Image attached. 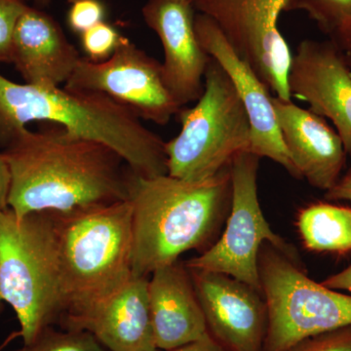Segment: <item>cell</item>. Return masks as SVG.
<instances>
[{"label":"cell","mask_w":351,"mask_h":351,"mask_svg":"<svg viewBox=\"0 0 351 351\" xmlns=\"http://www.w3.org/2000/svg\"><path fill=\"white\" fill-rule=\"evenodd\" d=\"M2 152L12 178L9 208L17 217L128 200L132 171L119 152L63 126L27 127Z\"/></svg>","instance_id":"1"},{"label":"cell","mask_w":351,"mask_h":351,"mask_svg":"<svg viewBox=\"0 0 351 351\" xmlns=\"http://www.w3.org/2000/svg\"><path fill=\"white\" fill-rule=\"evenodd\" d=\"M132 271L149 277L182 254L203 253L218 239L232 204L230 166L210 179L188 182L131 172Z\"/></svg>","instance_id":"2"},{"label":"cell","mask_w":351,"mask_h":351,"mask_svg":"<svg viewBox=\"0 0 351 351\" xmlns=\"http://www.w3.org/2000/svg\"><path fill=\"white\" fill-rule=\"evenodd\" d=\"M32 121L57 124L108 145L134 174H168L165 142L127 106L98 92L20 84L0 75V147Z\"/></svg>","instance_id":"3"},{"label":"cell","mask_w":351,"mask_h":351,"mask_svg":"<svg viewBox=\"0 0 351 351\" xmlns=\"http://www.w3.org/2000/svg\"><path fill=\"white\" fill-rule=\"evenodd\" d=\"M50 212L59 263L61 320L110 295L133 276L132 206L124 200Z\"/></svg>","instance_id":"4"},{"label":"cell","mask_w":351,"mask_h":351,"mask_svg":"<svg viewBox=\"0 0 351 351\" xmlns=\"http://www.w3.org/2000/svg\"><path fill=\"white\" fill-rule=\"evenodd\" d=\"M15 311L23 343H29L63 313L59 263L52 215L32 212L17 217L0 211V313Z\"/></svg>","instance_id":"5"},{"label":"cell","mask_w":351,"mask_h":351,"mask_svg":"<svg viewBox=\"0 0 351 351\" xmlns=\"http://www.w3.org/2000/svg\"><path fill=\"white\" fill-rule=\"evenodd\" d=\"M181 132L165 142L168 175L188 182L210 179L233 157L251 151L248 115L223 68L210 60L204 90L193 108L178 113Z\"/></svg>","instance_id":"6"},{"label":"cell","mask_w":351,"mask_h":351,"mask_svg":"<svg viewBox=\"0 0 351 351\" xmlns=\"http://www.w3.org/2000/svg\"><path fill=\"white\" fill-rule=\"evenodd\" d=\"M267 328L263 351H288L302 341L351 325V295L316 283L297 261L269 243L258 254Z\"/></svg>","instance_id":"7"},{"label":"cell","mask_w":351,"mask_h":351,"mask_svg":"<svg viewBox=\"0 0 351 351\" xmlns=\"http://www.w3.org/2000/svg\"><path fill=\"white\" fill-rule=\"evenodd\" d=\"M261 157L243 152L230 164L232 204L225 230L209 249L184 262L191 269L206 270L232 276L262 293L258 254L269 243L284 255L297 261V253L270 228L258 195Z\"/></svg>","instance_id":"8"},{"label":"cell","mask_w":351,"mask_h":351,"mask_svg":"<svg viewBox=\"0 0 351 351\" xmlns=\"http://www.w3.org/2000/svg\"><path fill=\"white\" fill-rule=\"evenodd\" d=\"M289 0H193L197 13L210 18L228 43L269 88L274 96L291 101L288 78L293 54L279 18Z\"/></svg>","instance_id":"9"},{"label":"cell","mask_w":351,"mask_h":351,"mask_svg":"<svg viewBox=\"0 0 351 351\" xmlns=\"http://www.w3.org/2000/svg\"><path fill=\"white\" fill-rule=\"evenodd\" d=\"M64 87L106 95L161 126L182 110L164 82L162 63L123 36L105 61L82 57Z\"/></svg>","instance_id":"10"},{"label":"cell","mask_w":351,"mask_h":351,"mask_svg":"<svg viewBox=\"0 0 351 351\" xmlns=\"http://www.w3.org/2000/svg\"><path fill=\"white\" fill-rule=\"evenodd\" d=\"M189 269L210 336L226 351H263L267 311L262 293L226 274Z\"/></svg>","instance_id":"11"},{"label":"cell","mask_w":351,"mask_h":351,"mask_svg":"<svg viewBox=\"0 0 351 351\" xmlns=\"http://www.w3.org/2000/svg\"><path fill=\"white\" fill-rule=\"evenodd\" d=\"M195 29L201 47L226 71L243 104L251 125L250 152L278 163L289 174L300 179L279 130L269 88L237 54L210 18L195 14Z\"/></svg>","instance_id":"12"},{"label":"cell","mask_w":351,"mask_h":351,"mask_svg":"<svg viewBox=\"0 0 351 351\" xmlns=\"http://www.w3.org/2000/svg\"><path fill=\"white\" fill-rule=\"evenodd\" d=\"M288 85L291 97L332 122L351 154V73L338 44L302 40L293 55Z\"/></svg>","instance_id":"13"},{"label":"cell","mask_w":351,"mask_h":351,"mask_svg":"<svg viewBox=\"0 0 351 351\" xmlns=\"http://www.w3.org/2000/svg\"><path fill=\"white\" fill-rule=\"evenodd\" d=\"M149 279L132 276L110 295L64 315L60 326L90 332L108 351H158L149 309Z\"/></svg>","instance_id":"14"},{"label":"cell","mask_w":351,"mask_h":351,"mask_svg":"<svg viewBox=\"0 0 351 351\" xmlns=\"http://www.w3.org/2000/svg\"><path fill=\"white\" fill-rule=\"evenodd\" d=\"M145 24L160 39L164 51V82L176 101H196L204 90L211 57L201 47L195 29V8L181 0H147L143 7Z\"/></svg>","instance_id":"15"},{"label":"cell","mask_w":351,"mask_h":351,"mask_svg":"<svg viewBox=\"0 0 351 351\" xmlns=\"http://www.w3.org/2000/svg\"><path fill=\"white\" fill-rule=\"evenodd\" d=\"M274 112L291 161L313 188L329 191L339 180L346 161L343 141L319 115L274 96Z\"/></svg>","instance_id":"16"},{"label":"cell","mask_w":351,"mask_h":351,"mask_svg":"<svg viewBox=\"0 0 351 351\" xmlns=\"http://www.w3.org/2000/svg\"><path fill=\"white\" fill-rule=\"evenodd\" d=\"M82 58L52 16L36 6L25 8L14 31L10 64L27 84H66Z\"/></svg>","instance_id":"17"},{"label":"cell","mask_w":351,"mask_h":351,"mask_svg":"<svg viewBox=\"0 0 351 351\" xmlns=\"http://www.w3.org/2000/svg\"><path fill=\"white\" fill-rule=\"evenodd\" d=\"M149 300L157 350H173L207 334L204 314L184 262L178 261L152 272Z\"/></svg>","instance_id":"18"},{"label":"cell","mask_w":351,"mask_h":351,"mask_svg":"<svg viewBox=\"0 0 351 351\" xmlns=\"http://www.w3.org/2000/svg\"><path fill=\"white\" fill-rule=\"evenodd\" d=\"M298 230L307 250L345 254L351 251V208L315 203L298 214Z\"/></svg>","instance_id":"19"},{"label":"cell","mask_w":351,"mask_h":351,"mask_svg":"<svg viewBox=\"0 0 351 351\" xmlns=\"http://www.w3.org/2000/svg\"><path fill=\"white\" fill-rule=\"evenodd\" d=\"M295 10L306 12L330 38L351 25V0H289L286 12Z\"/></svg>","instance_id":"20"},{"label":"cell","mask_w":351,"mask_h":351,"mask_svg":"<svg viewBox=\"0 0 351 351\" xmlns=\"http://www.w3.org/2000/svg\"><path fill=\"white\" fill-rule=\"evenodd\" d=\"M11 351H108L94 336L85 331L56 330L48 326L29 343Z\"/></svg>","instance_id":"21"},{"label":"cell","mask_w":351,"mask_h":351,"mask_svg":"<svg viewBox=\"0 0 351 351\" xmlns=\"http://www.w3.org/2000/svg\"><path fill=\"white\" fill-rule=\"evenodd\" d=\"M121 36L115 27L106 22L99 23L82 34L83 50L88 59L101 62L112 56Z\"/></svg>","instance_id":"22"},{"label":"cell","mask_w":351,"mask_h":351,"mask_svg":"<svg viewBox=\"0 0 351 351\" xmlns=\"http://www.w3.org/2000/svg\"><path fill=\"white\" fill-rule=\"evenodd\" d=\"M27 6V0H0V64H10L14 31Z\"/></svg>","instance_id":"23"},{"label":"cell","mask_w":351,"mask_h":351,"mask_svg":"<svg viewBox=\"0 0 351 351\" xmlns=\"http://www.w3.org/2000/svg\"><path fill=\"white\" fill-rule=\"evenodd\" d=\"M68 24L71 31L83 34L92 27L104 22L105 5L101 0H69Z\"/></svg>","instance_id":"24"},{"label":"cell","mask_w":351,"mask_h":351,"mask_svg":"<svg viewBox=\"0 0 351 351\" xmlns=\"http://www.w3.org/2000/svg\"><path fill=\"white\" fill-rule=\"evenodd\" d=\"M288 351H351V325L304 339Z\"/></svg>","instance_id":"25"},{"label":"cell","mask_w":351,"mask_h":351,"mask_svg":"<svg viewBox=\"0 0 351 351\" xmlns=\"http://www.w3.org/2000/svg\"><path fill=\"white\" fill-rule=\"evenodd\" d=\"M11 181L10 166L3 152H0V211L9 208Z\"/></svg>","instance_id":"26"},{"label":"cell","mask_w":351,"mask_h":351,"mask_svg":"<svg viewBox=\"0 0 351 351\" xmlns=\"http://www.w3.org/2000/svg\"><path fill=\"white\" fill-rule=\"evenodd\" d=\"M325 198L330 201H350L351 202V168L337 184L325 193Z\"/></svg>","instance_id":"27"},{"label":"cell","mask_w":351,"mask_h":351,"mask_svg":"<svg viewBox=\"0 0 351 351\" xmlns=\"http://www.w3.org/2000/svg\"><path fill=\"white\" fill-rule=\"evenodd\" d=\"M170 351H226L218 341H215L209 332H207L204 337L197 339V341H191L186 345L180 346L175 350Z\"/></svg>","instance_id":"28"},{"label":"cell","mask_w":351,"mask_h":351,"mask_svg":"<svg viewBox=\"0 0 351 351\" xmlns=\"http://www.w3.org/2000/svg\"><path fill=\"white\" fill-rule=\"evenodd\" d=\"M321 284L325 287L332 289V290H343L351 292V265L343 269V271L328 277Z\"/></svg>","instance_id":"29"},{"label":"cell","mask_w":351,"mask_h":351,"mask_svg":"<svg viewBox=\"0 0 351 351\" xmlns=\"http://www.w3.org/2000/svg\"><path fill=\"white\" fill-rule=\"evenodd\" d=\"M330 39L338 44L351 73V25L338 36Z\"/></svg>","instance_id":"30"},{"label":"cell","mask_w":351,"mask_h":351,"mask_svg":"<svg viewBox=\"0 0 351 351\" xmlns=\"http://www.w3.org/2000/svg\"><path fill=\"white\" fill-rule=\"evenodd\" d=\"M34 1V5L38 7V8L43 9L45 7L49 6L52 0H32Z\"/></svg>","instance_id":"31"},{"label":"cell","mask_w":351,"mask_h":351,"mask_svg":"<svg viewBox=\"0 0 351 351\" xmlns=\"http://www.w3.org/2000/svg\"><path fill=\"white\" fill-rule=\"evenodd\" d=\"M181 1L189 2V3L193 4V0H181Z\"/></svg>","instance_id":"32"}]
</instances>
